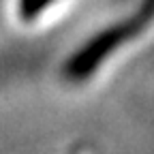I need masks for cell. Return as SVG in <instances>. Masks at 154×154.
<instances>
[{
  "label": "cell",
  "instance_id": "1",
  "mask_svg": "<svg viewBox=\"0 0 154 154\" xmlns=\"http://www.w3.org/2000/svg\"><path fill=\"white\" fill-rule=\"evenodd\" d=\"M152 32L154 0H133L118 15L92 30L90 36L66 56L60 69L64 82L73 86L92 82Z\"/></svg>",
  "mask_w": 154,
  "mask_h": 154
},
{
  "label": "cell",
  "instance_id": "2",
  "mask_svg": "<svg viewBox=\"0 0 154 154\" xmlns=\"http://www.w3.org/2000/svg\"><path fill=\"white\" fill-rule=\"evenodd\" d=\"M75 2L77 0H5V9L15 28L24 32H38L62 22Z\"/></svg>",
  "mask_w": 154,
  "mask_h": 154
},
{
  "label": "cell",
  "instance_id": "3",
  "mask_svg": "<svg viewBox=\"0 0 154 154\" xmlns=\"http://www.w3.org/2000/svg\"><path fill=\"white\" fill-rule=\"evenodd\" d=\"M66 154H99L92 146H88V143H82V146H73Z\"/></svg>",
  "mask_w": 154,
  "mask_h": 154
}]
</instances>
